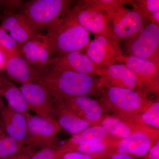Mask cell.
Returning <instances> with one entry per match:
<instances>
[{"label":"cell","mask_w":159,"mask_h":159,"mask_svg":"<svg viewBox=\"0 0 159 159\" xmlns=\"http://www.w3.org/2000/svg\"><path fill=\"white\" fill-rule=\"evenodd\" d=\"M140 121L144 125L156 129L159 128V100L152 103L139 117Z\"/></svg>","instance_id":"cell-28"},{"label":"cell","mask_w":159,"mask_h":159,"mask_svg":"<svg viewBox=\"0 0 159 159\" xmlns=\"http://www.w3.org/2000/svg\"><path fill=\"white\" fill-rule=\"evenodd\" d=\"M73 2L68 0H33L26 3L22 13L40 31L57 24Z\"/></svg>","instance_id":"cell-5"},{"label":"cell","mask_w":159,"mask_h":159,"mask_svg":"<svg viewBox=\"0 0 159 159\" xmlns=\"http://www.w3.org/2000/svg\"><path fill=\"white\" fill-rule=\"evenodd\" d=\"M142 157L145 159H159V140L152 146L147 154Z\"/></svg>","instance_id":"cell-33"},{"label":"cell","mask_w":159,"mask_h":159,"mask_svg":"<svg viewBox=\"0 0 159 159\" xmlns=\"http://www.w3.org/2000/svg\"><path fill=\"white\" fill-rule=\"evenodd\" d=\"M111 155V154L93 155L73 151L64 154L62 156L61 159H104Z\"/></svg>","instance_id":"cell-31"},{"label":"cell","mask_w":159,"mask_h":159,"mask_svg":"<svg viewBox=\"0 0 159 159\" xmlns=\"http://www.w3.org/2000/svg\"><path fill=\"white\" fill-rule=\"evenodd\" d=\"M159 140V129L151 128L136 133L127 138L120 139L114 153H124L134 157H142Z\"/></svg>","instance_id":"cell-13"},{"label":"cell","mask_w":159,"mask_h":159,"mask_svg":"<svg viewBox=\"0 0 159 159\" xmlns=\"http://www.w3.org/2000/svg\"><path fill=\"white\" fill-rule=\"evenodd\" d=\"M111 135L119 139H125L131 135L143 131L150 129L147 125L125 121L115 116L107 115L100 124Z\"/></svg>","instance_id":"cell-22"},{"label":"cell","mask_w":159,"mask_h":159,"mask_svg":"<svg viewBox=\"0 0 159 159\" xmlns=\"http://www.w3.org/2000/svg\"><path fill=\"white\" fill-rule=\"evenodd\" d=\"M104 159H137L129 155L121 153H116Z\"/></svg>","instance_id":"cell-35"},{"label":"cell","mask_w":159,"mask_h":159,"mask_svg":"<svg viewBox=\"0 0 159 159\" xmlns=\"http://www.w3.org/2000/svg\"><path fill=\"white\" fill-rule=\"evenodd\" d=\"M52 55L46 35L42 34L25 43L21 48L20 56L38 71L49 65Z\"/></svg>","instance_id":"cell-16"},{"label":"cell","mask_w":159,"mask_h":159,"mask_svg":"<svg viewBox=\"0 0 159 159\" xmlns=\"http://www.w3.org/2000/svg\"><path fill=\"white\" fill-rule=\"evenodd\" d=\"M0 95L6 99L7 105L14 110L25 115L29 112L28 104L19 88L3 73H0Z\"/></svg>","instance_id":"cell-23"},{"label":"cell","mask_w":159,"mask_h":159,"mask_svg":"<svg viewBox=\"0 0 159 159\" xmlns=\"http://www.w3.org/2000/svg\"><path fill=\"white\" fill-rule=\"evenodd\" d=\"M119 63L126 66L136 76L137 92L146 97L159 94V66L149 60L130 55H123Z\"/></svg>","instance_id":"cell-6"},{"label":"cell","mask_w":159,"mask_h":159,"mask_svg":"<svg viewBox=\"0 0 159 159\" xmlns=\"http://www.w3.org/2000/svg\"><path fill=\"white\" fill-rule=\"evenodd\" d=\"M0 124L11 139L21 145H26L28 134L25 115L6 105L0 110Z\"/></svg>","instance_id":"cell-17"},{"label":"cell","mask_w":159,"mask_h":159,"mask_svg":"<svg viewBox=\"0 0 159 159\" xmlns=\"http://www.w3.org/2000/svg\"><path fill=\"white\" fill-rule=\"evenodd\" d=\"M19 88L25 99L29 111L58 125L53 116L54 98L44 87L35 83H29Z\"/></svg>","instance_id":"cell-9"},{"label":"cell","mask_w":159,"mask_h":159,"mask_svg":"<svg viewBox=\"0 0 159 159\" xmlns=\"http://www.w3.org/2000/svg\"><path fill=\"white\" fill-rule=\"evenodd\" d=\"M5 105L6 104H5L4 100H3L2 97L0 95V110L3 108Z\"/></svg>","instance_id":"cell-36"},{"label":"cell","mask_w":159,"mask_h":159,"mask_svg":"<svg viewBox=\"0 0 159 159\" xmlns=\"http://www.w3.org/2000/svg\"><path fill=\"white\" fill-rule=\"evenodd\" d=\"M65 13L89 33L95 35H104L117 41L114 37L111 21L108 16L91 5L87 0L78 1Z\"/></svg>","instance_id":"cell-4"},{"label":"cell","mask_w":159,"mask_h":159,"mask_svg":"<svg viewBox=\"0 0 159 159\" xmlns=\"http://www.w3.org/2000/svg\"><path fill=\"white\" fill-rule=\"evenodd\" d=\"M0 47L6 51L11 57L20 55L21 45L16 42L1 26Z\"/></svg>","instance_id":"cell-29"},{"label":"cell","mask_w":159,"mask_h":159,"mask_svg":"<svg viewBox=\"0 0 159 159\" xmlns=\"http://www.w3.org/2000/svg\"><path fill=\"white\" fill-rule=\"evenodd\" d=\"M10 58L6 51L0 47V72L5 70L6 63Z\"/></svg>","instance_id":"cell-34"},{"label":"cell","mask_w":159,"mask_h":159,"mask_svg":"<svg viewBox=\"0 0 159 159\" xmlns=\"http://www.w3.org/2000/svg\"><path fill=\"white\" fill-rule=\"evenodd\" d=\"M24 146L9 137L0 124V159L17 153Z\"/></svg>","instance_id":"cell-26"},{"label":"cell","mask_w":159,"mask_h":159,"mask_svg":"<svg viewBox=\"0 0 159 159\" xmlns=\"http://www.w3.org/2000/svg\"><path fill=\"white\" fill-rule=\"evenodd\" d=\"M102 86L136 90L138 79L130 69L123 64H114L105 68L100 77Z\"/></svg>","instance_id":"cell-19"},{"label":"cell","mask_w":159,"mask_h":159,"mask_svg":"<svg viewBox=\"0 0 159 159\" xmlns=\"http://www.w3.org/2000/svg\"><path fill=\"white\" fill-rule=\"evenodd\" d=\"M133 6L134 10L139 12L144 18L148 19L152 23L159 25V0L136 1Z\"/></svg>","instance_id":"cell-25"},{"label":"cell","mask_w":159,"mask_h":159,"mask_svg":"<svg viewBox=\"0 0 159 159\" xmlns=\"http://www.w3.org/2000/svg\"><path fill=\"white\" fill-rule=\"evenodd\" d=\"M88 2L95 8L105 12L110 18L124 4L133 6L134 1L125 0H87Z\"/></svg>","instance_id":"cell-27"},{"label":"cell","mask_w":159,"mask_h":159,"mask_svg":"<svg viewBox=\"0 0 159 159\" xmlns=\"http://www.w3.org/2000/svg\"><path fill=\"white\" fill-rule=\"evenodd\" d=\"M53 116L61 128L71 136L91 126L89 122L80 118L69 108L62 98H54Z\"/></svg>","instance_id":"cell-18"},{"label":"cell","mask_w":159,"mask_h":159,"mask_svg":"<svg viewBox=\"0 0 159 159\" xmlns=\"http://www.w3.org/2000/svg\"><path fill=\"white\" fill-rule=\"evenodd\" d=\"M144 19L136 10L122 6L111 18L114 37L118 41L133 37L143 28Z\"/></svg>","instance_id":"cell-15"},{"label":"cell","mask_w":159,"mask_h":159,"mask_svg":"<svg viewBox=\"0 0 159 159\" xmlns=\"http://www.w3.org/2000/svg\"><path fill=\"white\" fill-rule=\"evenodd\" d=\"M120 139L111 136L101 141L80 145L74 151L93 155H112Z\"/></svg>","instance_id":"cell-24"},{"label":"cell","mask_w":159,"mask_h":159,"mask_svg":"<svg viewBox=\"0 0 159 159\" xmlns=\"http://www.w3.org/2000/svg\"><path fill=\"white\" fill-rule=\"evenodd\" d=\"M119 42L102 35H95L85 49V54L96 64L105 69L119 62L123 56Z\"/></svg>","instance_id":"cell-10"},{"label":"cell","mask_w":159,"mask_h":159,"mask_svg":"<svg viewBox=\"0 0 159 159\" xmlns=\"http://www.w3.org/2000/svg\"><path fill=\"white\" fill-rule=\"evenodd\" d=\"M37 150L29 145H25L17 153L0 159H30L34 151Z\"/></svg>","instance_id":"cell-32"},{"label":"cell","mask_w":159,"mask_h":159,"mask_svg":"<svg viewBox=\"0 0 159 159\" xmlns=\"http://www.w3.org/2000/svg\"><path fill=\"white\" fill-rule=\"evenodd\" d=\"M99 101L107 111L125 121L142 124L139 117L152 101L136 90L103 86Z\"/></svg>","instance_id":"cell-2"},{"label":"cell","mask_w":159,"mask_h":159,"mask_svg":"<svg viewBox=\"0 0 159 159\" xmlns=\"http://www.w3.org/2000/svg\"><path fill=\"white\" fill-rule=\"evenodd\" d=\"M49 66L99 77L103 75L104 70L81 51H73L53 57Z\"/></svg>","instance_id":"cell-12"},{"label":"cell","mask_w":159,"mask_h":159,"mask_svg":"<svg viewBox=\"0 0 159 159\" xmlns=\"http://www.w3.org/2000/svg\"><path fill=\"white\" fill-rule=\"evenodd\" d=\"M129 55L151 61L159 66V26L151 23L142 28L127 45Z\"/></svg>","instance_id":"cell-7"},{"label":"cell","mask_w":159,"mask_h":159,"mask_svg":"<svg viewBox=\"0 0 159 159\" xmlns=\"http://www.w3.org/2000/svg\"><path fill=\"white\" fill-rule=\"evenodd\" d=\"M58 146L53 145L49 147L34 151L30 159H61L62 156L58 151Z\"/></svg>","instance_id":"cell-30"},{"label":"cell","mask_w":159,"mask_h":159,"mask_svg":"<svg viewBox=\"0 0 159 159\" xmlns=\"http://www.w3.org/2000/svg\"><path fill=\"white\" fill-rule=\"evenodd\" d=\"M65 12L57 24L48 29L46 35L55 57L73 51H85L91 41L89 32Z\"/></svg>","instance_id":"cell-3"},{"label":"cell","mask_w":159,"mask_h":159,"mask_svg":"<svg viewBox=\"0 0 159 159\" xmlns=\"http://www.w3.org/2000/svg\"><path fill=\"white\" fill-rule=\"evenodd\" d=\"M0 20L1 27L21 45L41 34L22 13L4 12L0 15Z\"/></svg>","instance_id":"cell-14"},{"label":"cell","mask_w":159,"mask_h":159,"mask_svg":"<svg viewBox=\"0 0 159 159\" xmlns=\"http://www.w3.org/2000/svg\"><path fill=\"white\" fill-rule=\"evenodd\" d=\"M111 136V135L100 125L90 126L72 136L63 145L58 146V151L63 156L67 152L74 151L80 145L98 142Z\"/></svg>","instance_id":"cell-21"},{"label":"cell","mask_w":159,"mask_h":159,"mask_svg":"<svg viewBox=\"0 0 159 159\" xmlns=\"http://www.w3.org/2000/svg\"><path fill=\"white\" fill-rule=\"evenodd\" d=\"M39 74L34 83L43 86L53 98L78 96L99 97L103 86L100 77L49 66Z\"/></svg>","instance_id":"cell-1"},{"label":"cell","mask_w":159,"mask_h":159,"mask_svg":"<svg viewBox=\"0 0 159 159\" xmlns=\"http://www.w3.org/2000/svg\"><path fill=\"white\" fill-rule=\"evenodd\" d=\"M67 106L91 126H99L107 115L102 103L88 96H78L62 98Z\"/></svg>","instance_id":"cell-11"},{"label":"cell","mask_w":159,"mask_h":159,"mask_svg":"<svg viewBox=\"0 0 159 159\" xmlns=\"http://www.w3.org/2000/svg\"><path fill=\"white\" fill-rule=\"evenodd\" d=\"M6 76L13 82L21 85L34 83L39 72L20 55L10 58L5 68Z\"/></svg>","instance_id":"cell-20"},{"label":"cell","mask_w":159,"mask_h":159,"mask_svg":"<svg viewBox=\"0 0 159 159\" xmlns=\"http://www.w3.org/2000/svg\"><path fill=\"white\" fill-rule=\"evenodd\" d=\"M25 115L28 134L26 145L38 149L54 145L56 136L61 129L59 125L36 115L29 112Z\"/></svg>","instance_id":"cell-8"}]
</instances>
